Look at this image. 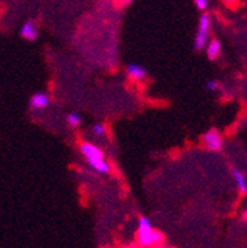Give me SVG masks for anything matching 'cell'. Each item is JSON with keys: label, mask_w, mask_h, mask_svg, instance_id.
Returning a JSON list of instances; mask_svg holds the SVG:
<instances>
[{"label": "cell", "mask_w": 247, "mask_h": 248, "mask_svg": "<svg viewBox=\"0 0 247 248\" xmlns=\"http://www.w3.org/2000/svg\"><path fill=\"white\" fill-rule=\"evenodd\" d=\"M80 152L86 158L90 169H94L95 171H98L101 174L110 173V164L105 161V155L101 148H98L97 145L90 143V142H82Z\"/></svg>", "instance_id": "6da1fadb"}, {"label": "cell", "mask_w": 247, "mask_h": 248, "mask_svg": "<svg viewBox=\"0 0 247 248\" xmlns=\"http://www.w3.org/2000/svg\"><path fill=\"white\" fill-rule=\"evenodd\" d=\"M162 239V235L154 231L151 222L148 217H139V222H138V242L141 245V248H148L156 245L159 241Z\"/></svg>", "instance_id": "7a4b0ae2"}, {"label": "cell", "mask_w": 247, "mask_h": 248, "mask_svg": "<svg viewBox=\"0 0 247 248\" xmlns=\"http://www.w3.org/2000/svg\"><path fill=\"white\" fill-rule=\"evenodd\" d=\"M209 33H210V16L207 14H203L200 16L198 30H197L196 39H194V47L197 50H201L203 47H206L207 39H209Z\"/></svg>", "instance_id": "3957f363"}, {"label": "cell", "mask_w": 247, "mask_h": 248, "mask_svg": "<svg viewBox=\"0 0 247 248\" xmlns=\"http://www.w3.org/2000/svg\"><path fill=\"white\" fill-rule=\"evenodd\" d=\"M222 136L216 129H210L203 135V143L210 151H219L222 148Z\"/></svg>", "instance_id": "277c9868"}, {"label": "cell", "mask_w": 247, "mask_h": 248, "mask_svg": "<svg viewBox=\"0 0 247 248\" xmlns=\"http://www.w3.org/2000/svg\"><path fill=\"white\" fill-rule=\"evenodd\" d=\"M50 105V96L45 92H37L34 95L30 98L28 101V107L30 109L33 111H42V109H46Z\"/></svg>", "instance_id": "5b68a950"}, {"label": "cell", "mask_w": 247, "mask_h": 248, "mask_svg": "<svg viewBox=\"0 0 247 248\" xmlns=\"http://www.w3.org/2000/svg\"><path fill=\"white\" fill-rule=\"evenodd\" d=\"M19 36L25 40H36L39 36V27L36 25L34 21H27L22 24L19 30Z\"/></svg>", "instance_id": "8992f818"}, {"label": "cell", "mask_w": 247, "mask_h": 248, "mask_svg": "<svg viewBox=\"0 0 247 248\" xmlns=\"http://www.w3.org/2000/svg\"><path fill=\"white\" fill-rule=\"evenodd\" d=\"M126 74L131 80H135V81H141L147 77V68L139 65V64H135V62H132V64H128L126 67Z\"/></svg>", "instance_id": "52a82bcc"}, {"label": "cell", "mask_w": 247, "mask_h": 248, "mask_svg": "<svg viewBox=\"0 0 247 248\" xmlns=\"http://www.w3.org/2000/svg\"><path fill=\"white\" fill-rule=\"evenodd\" d=\"M206 53H207L209 59H216V58H218V55L221 53V42L216 40V39L207 42V45H206Z\"/></svg>", "instance_id": "ba28073f"}, {"label": "cell", "mask_w": 247, "mask_h": 248, "mask_svg": "<svg viewBox=\"0 0 247 248\" xmlns=\"http://www.w3.org/2000/svg\"><path fill=\"white\" fill-rule=\"evenodd\" d=\"M232 177L237 183V188L241 194H246L247 192V180H246V176L243 174V171H240L238 169H232Z\"/></svg>", "instance_id": "9c48e42d"}, {"label": "cell", "mask_w": 247, "mask_h": 248, "mask_svg": "<svg viewBox=\"0 0 247 248\" xmlns=\"http://www.w3.org/2000/svg\"><path fill=\"white\" fill-rule=\"evenodd\" d=\"M67 124L70 127H73V129H76V127H79L80 124H82V117H80V114L79 112H70L68 115H67Z\"/></svg>", "instance_id": "30bf717a"}, {"label": "cell", "mask_w": 247, "mask_h": 248, "mask_svg": "<svg viewBox=\"0 0 247 248\" xmlns=\"http://www.w3.org/2000/svg\"><path fill=\"white\" fill-rule=\"evenodd\" d=\"M92 132H94L95 136L101 138V136L105 135V126H104V124H101V123H97V124H94V127H92Z\"/></svg>", "instance_id": "8fae6325"}, {"label": "cell", "mask_w": 247, "mask_h": 248, "mask_svg": "<svg viewBox=\"0 0 247 248\" xmlns=\"http://www.w3.org/2000/svg\"><path fill=\"white\" fill-rule=\"evenodd\" d=\"M194 2H196V6L200 11H206L207 6H209V0H194Z\"/></svg>", "instance_id": "7c38bea8"}, {"label": "cell", "mask_w": 247, "mask_h": 248, "mask_svg": "<svg viewBox=\"0 0 247 248\" xmlns=\"http://www.w3.org/2000/svg\"><path fill=\"white\" fill-rule=\"evenodd\" d=\"M207 90H210V92H214V90H218V83H216L214 80H210V81H207Z\"/></svg>", "instance_id": "4fadbf2b"}, {"label": "cell", "mask_w": 247, "mask_h": 248, "mask_svg": "<svg viewBox=\"0 0 247 248\" xmlns=\"http://www.w3.org/2000/svg\"><path fill=\"white\" fill-rule=\"evenodd\" d=\"M120 2H121V3H125V5H128V3L132 2V0H120Z\"/></svg>", "instance_id": "5bb4252c"}, {"label": "cell", "mask_w": 247, "mask_h": 248, "mask_svg": "<svg viewBox=\"0 0 247 248\" xmlns=\"http://www.w3.org/2000/svg\"><path fill=\"white\" fill-rule=\"evenodd\" d=\"M222 2H225V3H232L234 0H222Z\"/></svg>", "instance_id": "9a60e30c"}, {"label": "cell", "mask_w": 247, "mask_h": 248, "mask_svg": "<svg viewBox=\"0 0 247 248\" xmlns=\"http://www.w3.org/2000/svg\"><path fill=\"white\" fill-rule=\"evenodd\" d=\"M246 216H247V204H246Z\"/></svg>", "instance_id": "2e32d148"}]
</instances>
